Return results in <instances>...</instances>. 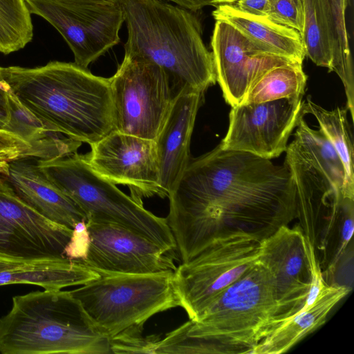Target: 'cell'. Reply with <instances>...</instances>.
Here are the masks:
<instances>
[{
    "instance_id": "obj_31",
    "label": "cell",
    "mask_w": 354,
    "mask_h": 354,
    "mask_svg": "<svg viewBox=\"0 0 354 354\" xmlns=\"http://www.w3.org/2000/svg\"><path fill=\"white\" fill-rule=\"evenodd\" d=\"M143 326L129 327L110 338L111 353L157 354L161 338L157 335H144Z\"/></svg>"
},
{
    "instance_id": "obj_10",
    "label": "cell",
    "mask_w": 354,
    "mask_h": 354,
    "mask_svg": "<svg viewBox=\"0 0 354 354\" xmlns=\"http://www.w3.org/2000/svg\"><path fill=\"white\" fill-rule=\"evenodd\" d=\"M30 14L41 17L62 36L75 63L83 68L120 41L124 22L120 0H25Z\"/></svg>"
},
{
    "instance_id": "obj_30",
    "label": "cell",
    "mask_w": 354,
    "mask_h": 354,
    "mask_svg": "<svg viewBox=\"0 0 354 354\" xmlns=\"http://www.w3.org/2000/svg\"><path fill=\"white\" fill-rule=\"evenodd\" d=\"M335 32V51L331 71L335 72L343 83L347 102H354L353 68L348 35L346 26V9L349 0H328Z\"/></svg>"
},
{
    "instance_id": "obj_22",
    "label": "cell",
    "mask_w": 354,
    "mask_h": 354,
    "mask_svg": "<svg viewBox=\"0 0 354 354\" xmlns=\"http://www.w3.org/2000/svg\"><path fill=\"white\" fill-rule=\"evenodd\" d=\"M212 15L216 21L230 24L268 53L301 64L306 57L301 35L295 29L266 17L245 14L227 3L216 6Z\"/></svg>"
},
{
    "instance_id": "obj_23",
    "label": "cell",
    "mask_w": 354,
    "mask_h": 354,
    "mask_svg": "<svg viewBox=\"0 0 354 354\" xmlns=\"http://www.w3.org/2000/svg\"><path fill=\"white\" fill-rule=\"evenodd\" d=\"M10 119L3 129L12 132L30 145L25 159L50 160L77 152L82 142L59 138L55 130L24 106L8 91Z\"/></svg>"
},
{
    "instance_id": "obj_16",
    "label": "cell",
    "mask_w": 354,
    "mask_h": 354,
    "mask_svg": "<svg viewBox=\"0 0 354 354\" xmlns=\"http://www.w3.org/2000/svg\"><path fill=\"white\" fill-rule=\"evenodd\" d=\"M211 46L216 82L231 107L240 104L252 85L269 70L299 63L268 53L221 20L215 23Z\"/></svg>"
},
{
    "instance_id": "obj_5",
    "label": "cell",
    "mask_w": 354,
    "mask_h": 354,
    "mask_svg": "<svg viewBox=\"0 0 354 354\" xmlns=\"http://www.w3.org/2000/svg\"><path fill=\"white\" fill-rule=\"evenodd\" d=\"M3 354H109V339L91 322L70 290L15 296L0 318Z\"/></svg>"
},
{
    "instance_id": "obj_13",
    "label": "cell",
    "mask_w": 354,
    "mask_h": 354,
    "mask_svg": "<svg viewBox=\"0 0 354 354\" xmlns=\"http://www.w3.org/2000/svg\"><path fill=\"white\" fill-rule=\"evenodd\" d=\"M302 98H283L232 107L229 127L219 146L270 160L286 151L301 115Z\"/></svg>"
},
{
    "instance_id": "obj_35",
    "label": "cell",
    "mask_w": 354,
    "mask_h": 354,
    "mask_svg": "<svg viewBox=\"0 0 354 354\" xmlns=\"http://www.w3.org/2000/svg\"><path fill=\"white\" fill-rule=\"evenodd\" d=\"M272 0H236L231 4L245 14L266 17Z\"/></svg>"
},
{
    "instance_id": "obj_19",
    "label": "cell",
    "mask_w": 354,
    "mask_h": 354,
    "mask_svg": "<svg viewBox=\"0 0 354 354\" xmlns=\"http://www.w3.org/2000/svg\"><path fill=\"white\" fill-rule=\"evenodd\" d=\"M2 176L23 201L46 218L72 230L87 221L80 207L48 180L37 163L15 160Z\"/></svg>"
},
{
    "instance_id": "obj_34",
    "label": "cell",
    "mask_w": 354,
    "mask_h": 354,
    "mask_svg": "<svg viewBox=\"0 0 354 354\" xmlns=\"http://www.w3.org/2000/svg\"><path fill=\"white\" fill-rule=\"evenodd\" d=\"M89 244L86 221L77 223L73 229L70 242L64 250L66 258L82 263L86 257Z\"/></svg>"
},
{
    "instance_id": "obj_20",
    "label": "cell",
    "mask_w": 354,
    "mask_h": 354,
    "mask_svg": "<svg viewBox=\"0 0 354 354\" xmlns=\"http://www.w3.org/2000/svg\"><path fill=\"white\" fill-rule=\"evenodd\" d=\"M351 290L346 285L326 283L311 304L305 305L291 319L272 328L256 346L252 354L286 353L322 326L332 309Z\"/></svg>"
},
{
    "instance_id": "obj_28",
    "label": "cell",
    "mask_w": 354,
    "mask_h": 354,
    "mask_svg": "<svg viewBox=\"0 0 354 354\" xmlns=\"http://www.w3.org/2000/svg\"><path fill=\"white\" fill-rule=\"evenodd\" d=\"M354 198L344 197L340 204L335 224L322 251L319 265L323 277L334 275L339 263L353 251Z\"/></svg>"
},
{
    "instance_id": "obj_18",
    "label": "cell",
    "mask_w": 354,
    "mask_h": 354,
    "mask_svg": "<svg viewBox=\"0 0 354 354\" xmlns=\"http://www.w3.org/2000/svg\"><path fill=\"white\" fill-rule=\"evenodd\" d=\"M204 93L184 88L174 97L167 118L155 140L160 197H168L190 160L189 146Z\"/></svg>"
},
{
    "instance_id": "obj_6",
    "label": "cell",
    "mask_w": 354,
    "mask_h": 354,
    "mask_svg": "<svg viewBox=\"0 0 354 354\" xmlns=\"http://www.w3.org/2000/svg\"><path fill=\"white\" fill-rule=\"evenodd\" d=\"M48 180L84 212L86 222L114 224L133 232L174 254L176 244L166 218L146 209L142 203L95 172L86 155L77 152L37 160Z\"/></svg>"
},
{
    "instance_id": "obj_1",
    "label": "cell",
    "mask_w": 354,
    "mask_h": 354,
    "mask_svg": "<svg viewBox=\"0 0 354 354\" xmlns=\"http://www.w3.org/2000/svg\"><path fill=\"white\" fill-rule=\"evenodd\" d=\"M168 198L166 218L181 262L218 239L242 233L262 241L297 218L295 186L285 163L219 145L190 159Z\"/></svg>"
},
{
    "instance_id": "obj_24",
    "label": "cell",
    "mask_w": 354,
    "mask_h": 354,
    "mask_svg": "<svg viewBox=\"0 0 354 354\" xmlns=\"http://www.w3.org/2000/svg\"><path fill=\"white\" fill-rule=\"evenodd\" d=\"M304 28L301 34L306 56L317 66L331 71L335 32L328 0H302Z\"/></svg>"
},
{
    "instance_id": "obj_32",
    "label": "cell",
    "mask_w": 354,
    "mask_h": 354,
    "mask_svg": "<svg viewBox=\"0 0 354 354\" xmlns=\"http://www.w3.org/2000/svg\"><path fill=\"white\" fill-rule=\"evenodd\" d=\"M266 17L270 21L296 30L301 35L304 12L302 0H272Z\"/></svg>"
},
{
    "instance_id": "obj_14",
    "label": "cell",
    "mask_w": 354,
    "mask_h": 354,
    "mask_svg": "<svg viewBox=\"0 0 354 354\" xmlns=\"http://www.w3.org/2000/svg\"><path fill=\"white\" fill-rule=\"evenodd\" d=\"M89 244L82 264L100 276L174 272L175 256L121 226L86 222Z\"/></svg>"
},
{
    "instance_id": "obj_26",
    "label": "cell",
    "mask_w": 354,
    "mask_h": 354,
    "mask_svg": "<svg viewBox=\"0 0 354 354\" xmlns=\"http://www.w3.org/2000/svg\"><path fill=\"white\" fill-rule=\"evenodd\" d=\"M301 115L292 141L300 155L320 170L344 194L346 175L342 162L335 147L320 130L310 128Z\"/></svg>"
},
{
    "instance_id": "obj_38",
    "label": "cell",
    "mask_w": 354,
    "mask_h": 354,
    "mask_svg": "<svg viewBox=\"0 0 354 354\" xmlns=\"http://www.w3.org/2000/svg\"><path fill=\"white\" fill-rule=\"evenodd\" d=\"M0 87H1L3 89H4L7 91H9L8 86L6 84V83H5L3 81H0Z\"/></svg>"
},
{
    "instance_id": "obj_27",
    "label": "cell",
    "mask_w": 354,
    "mask_h": 354,
    "mask_svg": "<svg viewBox=\"0 0 354 354\" xmlns=\"http://www.w3.org/2000/svg\"><path fill=\"white\" fill-rule=\"evenodd\" d=\"M306 81L307 76L303 71L302 64L292 63L274 67L252 85L241 104L261 103L283 98H302Z\"/></svg>"
},
{
    "instance_id": "obj_15",
    "label": "cell",
    "mask_w": 354,
    "mask_h": 354,
    "mask_svg": "<svg viewBox=\"0 0 354 354\" xmlns=\"http://www.w3.org/2000/svg\"><path fill=\"white\" fill-rule=\"evenodd\" d=\"M85 154L92 169L114 184L129 187L136 200L160 196V168L154 140L113 130Z\"/></svg>"
},
{
    "instance_id": "obj_2",
    "label": "cell",
    "mask_w": 354,
    "mask_h": 354,
    "mask_svg": "<svg viewBox=\"0 0 354 354\" xmlns=\"http://www.w3.org/2000/svg\"><path fill=\"white\" fill-rule=\"evenodd\" d=\"M0 81L56 133L91 145L115 129L109 78L75 62L0 66Z\"/></svg>"
},
{
    "instance_id": "obj_37",
    "label": "cell",
    "mask_w": 354,
    "mask_h": 354,
    "mask_svg": "<svg viewBox=\"0 0 354 354\" xmlns=\"http://www.w3.org/2000/svg\"><path fill=\"white\" fill-rule=\"evenodd\" d=\"M236 0H209V6H217L221 4L232 3Z\"/></svg>"
},
{
    "instance_id": "obj_21",
    "label": "cell",
    "mask_w": 354,
    "mask_h": 354,
    "mask_svg": "<svg viewBox=\"0 0 354 354\" xmlns=\"http://www.w3.org/2000/svg\"><path fill=\"white\" fill-rule=\"evenodd\" d=\"M100 275L80 263L64 259L10 260L0 259V286L27 283L44 290L81 286Z\"/></svg>"
},
{
    "instance_id": "obj_3",
    "label": "cell",
    "mask_w": 354,
    "mask_h": 354,
    "mask_svg": "<svg viewBox=\"0 0 354 354\" xmlns=\"http://www.w3.org/2000/svg\"><path fill=\"white\" fill-rule=\"evenodd\" d=\"M282 322L270 277L259 261L221 292L196 321L167 333L162 354H252L256 346Z\"/></svg>"
},
{
    "instance_id": "obj_12",
    "label": "cell",
    "mask_w": 354,
    "mask_h": 354,
    "mask_svg": "<svg viewBox=\"0 0 354 354\" xmlns=\"http://www.w3.org/2000/svg\"><path fill=\"white\" fill-rule=\"evenodd\" d=\"M73 230L30 207L0 178V259H64Z\"/></svg>"
},
{
    "instance_id": "obj_29",
    "label": "cell",
    "mask_w": 354,
    "mask_h": 354,
    "mask_svg": "<svg viewBox=\"0 0 354 354\" xmlns=\"http://www.w3.org/2000/svg\"><path fill=\"white\" fill-rule=\"evenodd\" d=\"M33 37L31 14L25 0H0V53L24 48Z\"/></svg>"
},
{
    "instance_id": "obj_25",
    "label": "cell",
    "mask_w": 354,
    "mask_h": 354,
    "mask_svg": "<svg viewBox=\"0 0 354 354\" xmlns=\"http://www.w3.org/2000/svg\"><path fill=\"white\" fill-rule=\"evenodd\" d=\"M348 109H325L308 96L302 102L301 114H311L318 122L319 129L332 143L342 162L346 180L344 195L354 198V149L353 133L347 120Z\"/></svg>"
},
{
    "instance_id": "obj_9",
    "label": "cell",
    "mask_w": 354,
    "mask_h": 354,
    "mask_svg": "<svg viewBox=\"0 0 354 354\" xmlns=\"http://www.w3.org/2000/svg\"><path fill=\"white\" fill-rule=\"evenodd\" d=\"M109 80L115 130L155 141L176 96L167 75L149 61L124 56Z\"/></svg>"
},
{
    "instance_id": "obj_4",
    "label": "cell",
    "mask_w": 354,
    "mask_h": 354,
    "mask_svg": "<svg viewBox=\"0 0 354 354\" xmlns=\"http://www.w3.org/2000/svg\"><path fill=\"white\" fill-rule=\"evenodd\" d=\"M127 28L124 56L160 66L176 95L187 88L201 93L216 82L212 52L192 11L165 0H120Z\"/></svg>"
},
{
    "instance_id": "obj_8",
    "label": "cell",
    "mask_w": 354,
    "mask_h": 354,
    "mask_svg": "<svg viewBox=\"0 0 354 354\" xmlns=\"http://www.w3.org/2000/svg\"><path fill=\"white\" fill-rule=\"evenodd\" d=\"M261 241L242 233L218 239L176 267L174 288L180 306L196 321L225 289L258 262Z\"/></svg>"
},
{
    "instance_id": "obj_33",
    "label": "cell",
    "mask_w": 354,
    "mask_h": 354,
    "mask_svg": "<svg viewBox=\"0 0 354 354\" xmlns=\"http://www.w3.org/2000/svg\"><path fill=\"white\" fill-rule=\"evenodd\" d=\"M30 145L16 134L0 129V174L8 173L10 164L24 160Z\"/></svg>"
},
{
    "instance_id": "obj_17",
    "label": "cell",
    "mask_w": 354,
    "mask_h": 354,
    "mask_svg": "<svg viewBox=\"0 0 354 354\" xmlns=\"http://www.w3.org/2000/svg\"><path fill=\"white\" fill-rule=\"evenodd\" d=\"M285 152L284 163L291 173L296 189L299 225L315 254L322 252L341 202L346 196L300 155L292 142Z\"/></svg>"
},
{
    "instance_id": "obj_11",
    "label": "cell",
    "mask_w": 354,
    "mask_h": 354,
    "mask_svg": "<svg viewBox=\"0 0 354 354\" xmlns=\"http://www.w3.org/2000/svg\"><path fill=\"white\" fill-rule=\"evenodd\" d=\"M258 261L270 277L282 324L304 308L319 260L300 226L284 225L261 241Z\"/></svg>"
},
{
    "instance_id": "obj_7",
    "label": "cell",
    "mask_w": 354,
    "mask_h": 354,
    "mask_svg": "<svg viewBox=\"0 0 354 354\" xmlns=\"http://www.w3.org/2000/svg\"><path fill=\"white\" fill-rule=\"evenodd\" d=\"M174 272L113 274L70 290L97 330L110 339L145 323L154 315L180 306Z\"/></svg>"
},
{
    "instance_id": "obj_36",
    "label": "cell",
    "mask_w": 354,
    "mask_h": 354,
    "mask_svg": "<svg viewBox=\"0 0 354 354\" xmlns=\"http://www.w3.org/2000/svg\"><path fill=\"white\" fill-rule=\"evenodd\" d=\"M10 119L8 91L0 87V129H3Z\"/></svg>"
},
{
    "instance_id": "obj_39",
    "label": "cell",
    "mask_w": 354,
    "mask_h": 354,
    "mask_svg": "<svg viewBox=\"0 0 354 354\" xmlns=\"http://www.w3.org/2000/svg\"><path fill=\"white\" fill-rule=\"evenodd\" d=\"M93 1H99V2H114L118 0H90Z\"/></svg>"
}]
</instances>
